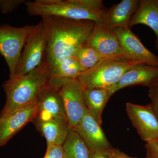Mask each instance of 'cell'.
<instances>
[{
  "label": "cell",
  "mask_w": 158,
  "mask_h": 158,
  "mask_svg": "<svg viewBox=\"0 0 158 158\" xmlns=\"http://www.w3.org/2000/svg\"><path fill=\"white\" fill-rule=\"evenodd\" d=\"M126 112L133 126L146 142L158 138V119L150 104L141 106L127 103Z\"/></svg>",
  "instance_id": "obj_9"
},
{
  "label": "cell",
  "mask_w": 158,
  "mask_h": 158,
  "mask_svg": "<svg viewBox=\"0 0 158 158\" xmlns=\"http://www.w3.org/2000/svg\"><path fill=\"white\" fill-rule=\"evenodd\" d=\"M158 78V67L139 63L126 72L117 84L107 89L111 96L118 90L130 86L142 85L149 88Z\"/></svg>",
  "instance_id": "obj_13"
},
{
  "label": "cell",
  "mask_w": 158,
  "mask_h": 158,
  "mask_svg": "<svg viewBox=\"0 0 158 158\" xmlns=\"http://www.w3.org/2000/svg\"><path fill=\"white\" fill-rule=\"evenodd\" d=\"M38 102L20 108L7 116L0 117V147L6 145L23 127L36 118Z\"/></svg>",
  "instance_id": "obj_11"
},
{
  "label": "cell",
  "mask_w": 158,
  "mask_h": 158,
  "mask_svg": "<svg viewBox=\"0 0 158 158\" xmlns=\"http://www.w3.org/2000/svg\"><path fill=\"white\" fill-rule=\"evenodd\" d=\"M148 94V97L151 100L150 104L158 119V86L150 87Z\"/></svg>",
  "instance_id": "obj_24"
},
{
  "label": "cell",
  "mask_w": 158,
  "mask_h": 158,
  "mask_svg": "<svg viewBox=\"0 0 158 158\" xmlns=\"http://www.w3.org/2000/svg\"><path fill=\"white\" fill-rule=\"evenodd\" d=\"M145 147L146 148V158H158V143L155 141L146 142Z\"/></svg>",
  "instance_id": "obj_25"
},
{
  "label": "cell",
  "mask_w": 158,
  "mask_h": 158,
  "mask_svg": "<svg viewBox=\"0 0 158 158\" xmlns=\"http://www.w3.org/2000/svg\"><path fill=\"white\" fill-rule=\"evenodd\" d=\"M138 64L126 58H106L82 73L77 79L86 88L108 89L117 84L126 72Z\"/></svg>",
  "instance_id": "obj_4"
},
{
  "label": "cell",
  "mask_w": 158,
  "mask_h": 158,
  "mask_svg": "<svg viewBox=\"0 0 158 158\" xmlns=\"http://www.w3.org/2000/svg\"><path fill=\"white\" fill-rule=\"evenodd\" d=\"M48 41L47 26L42 19L27 39L13 76L25 75L41 64L45 56Z\"/></svg>",
  "instance_id": "obj_5"
},
{
  "label": "cell",
  "mask_w": 158,
  "mask_h": 158,
  "mask_svg": "<svg viewBox=\"0 0 158 158\" xmlns=\"http://www.w3.org/2000/svg\"><path fill=\"white\" fill-rule=\"evenodd\" d=\"M110 97L109 90L106 88H85L84 98L86 108L101 125L103 111Z\"/></svg>",
  "instance_id": "obj_19"
},
{
  "label": "cell",
  "mask_w": 158,
  "mask_h": 158,
  "mask_svg": "<svg viewBox=\"0 0 158 158\" xmlns=\"http://www.w3.org/2000/svg\"><path fill=\"white\" fill-rule=\"evenodd\" d=\"M84 72L85 69L74 57L64 59L50 67L49 85L57 86L62 80L77 78Z\"/></svg>",
  "instance_id": "obj_18"
},
{
  "label": "cell",
  "mask_w": 158,
  "mask_h": 158,
  "mask_svg": "<svg viewBox=\"0 0 158 158\" xmlns=\"http://www.w3.org/2000/svg\"><path fill=\"white\" fill-rule=\"evenodd\" d=\"M42 19L48 31L45 57L50 67L64 59L74 57L78 50L87 42L95 24L92 21L56 16Z\"/></svg>",
  "instance_id": "obj_1"
},
{
  "label": "cell",
  "mask_w": 158,
  "mask_h": 158,
  "mask_svg": "<svg viewBox=\"0 0 158 158\" xmlns=\"http://www.w3.org/2000/svg\"><path fill=\"white\" fill-rule=\"evenodd\" d=\"M38 107L37 116L34 119H52L67 122L65 108L58 87L49 85L39 100Z\"/></svg>",
  "instance_id": "obj_14"
},
{
  "label": "cell",
  "mask_w": 158,
  "mask_h": 158,
  "mask_svg": "<svg viewBox=\"0 0 158 158\" xmlns=\"http://www.w3.org/2000/svg\"><path fill=\"white\" fill-rule=\"evenodd\" d=\"M81 137L91 153L112 152L113 149L101 125L87 110L76 127L72 129Z\"/></svg>",
  "instance_id": "obj_10"
},
{
  "label": "cell",
  "mask_w": 158,
  "mask_h": 158,
  "mask_svg": "<svg viewBox=\"0 0 158 158\" xmlns=\"http://www.w3.org/2000/svg\"><path fill=\"white\" fill-rule=\"evenodd\" d=\"M145 25L154 32L156 47L158 49V0H141L129 24L130 28L137 24Z\"/></svg>",
  "instance_id": "obj_16"
},
{
  "label": "cell",
  "mask_w": 158,
  "mask_h": 158,
  "mask_svg": "<svg viewBox=\"0 0 158 158\" xmlns=\"http://www.w3.org/2000/svg\"><path fill=\"white\" fill-rule=\"evenodd\" d=\"M112 156L113 158H138L130 157L119 150L115 148H113L112 151Z\"/></svg>",
  "instance_id": "obj_26"
},
{
  "label": "cell",
  "mask_w": 158,
  "mask_h": 158,
  "mask_svg": "<svg viewBox=\"0 0 158 158\" xmlns=\"http://www.w3.org/2000/svg\"><path fill=\"white\" fill-rule=\"evenodd\" d=\"M33 121L37 129L45 138L47 146H62L70 129L67 122L52 119L44 120L34 119Z\"/></svg>",
  "instance_id": "obj_17"
},
{
  "label": "cell",
  "mask_w": 158,
  "mask_h": 158,
  "mask_svg": "<svg viewBox=\"0 0 158 158\" xmlns=\"http://www.w3.org/2000/svg\"><path fill=\"white\" fill-rule=\"evenodd\" d=\"M112 152L92 154L91 158H113L112 156Z\"/></svg>",
  "instance_id": "obj_27"
},
{
  "label": "cell",
  "mask_w": 158,
  "mask_h": 158,
  "mask_svg": "<svg viewBox=\"0 0 158 158\" xmlns=\"http://www.w3.org/2000/svg\"><path fill=\"white\" fill-rule=\"evenodd\" d=\"M86 44L106 58H124L117 35L102 23H95Z\"/></svg>",
  "instance_id": "obj_12"
},
{
  "label": "cell",
  "mask_w": 158,
  "mask_h": 158,
  "mask_svg": "<svg viewBox=\"0 0 158 158\" xmlns=\"http://www.w3.org/2000/svg\"><path fill=\"white\" fill-rule=\"evenodd\" d=\"M154 141H156V142H157L158 143V138H157V139H156V140H154Z\"/></svg>",
  "instance_id": "obj_29"
},
{
  "label": "cell",
  "mask_w": 158,
  "mask_h": 158,
  "mask_svg": "<svg viewBox=\"0 0 158 158\" xmlns=\"http://www.w3.org/2000/svg\"><path fill=\"white\" fill-rule=\"evenodd\" d=\"M74 57L85 71L92 68L103 59L109 58L103 56L95 49L86 44L78 50Z\"/></svg>",
  "instance_id": "obj_21"
},
{
  "label": "cell",
  "mask_w": 158,
  "mask_h": 158,
  "mask_svg": "<svg viewBox=\"0 0 158 158\" xmlns=\"http://www.w3.org/2000/svg\"><path fill=\"white\" fill-rule=\"evenodd\" d=\"M65 156L62 146L50 145L47 146L46 152L44 158H62Z\"/></svg>",
  "instance_id": "obj_23"
},
{
  "label": "cell",
  "mask_w": 158,
  "mask_h": 158,
  "mask_svg": "<svg viewBox=\"0 0 158 158\" xmlns=\"http://www.w3.org/2000/svg\"><path fill=\"white\" fill-rule=\"evenodd\" d=\"M26 2L25 0H0V10L4 14L10 13Z\"/></svg>",
  "instance_id": "obj_22"
},
{
  "label": "cell",
  "mask_w": 158,
  "mask_h": 158,
  "mask_svg": "<svg viewBox=\"0 0 158 158\" xmlns=\"http://www.w3.org/2000/svg\"><path fill=\"white\" fill-rule=\"evenodd\" d=\"M36 27L0 26V54L5 58L9 67V77L14 75L27 39Z\"/></svg>",
  "instance_id": "obj_6"
},
{
  "label": "cell",
  "mask_w": 158,
  "mask_h": 158,
  "mask_svg": "<svg viewBox=\"0 0 158 158\" xmlns=\"http://www.w3.org/2000/svg\"><path fill=\"white\" fill-rule=\"evenodd\" d=\"M158 86V78L155 81L152 86ZM152 87V86H151Z\"/></svg>",
  "instance_id": "obj_28"
},
{
  "label": "cell",
  "mask_w": 158,
  "mask_h": 158,
  "mask_svg": "<svg viewBox=\"0 0 158 158\" xmlns=\"http://www.w3.org/2000/svg\"><path fill=\"white\" fill-rule=\"evenodd\" d=\"M118 37L125 57L133 62L158 67V56L145 47L129 27L113 30Z\"/></svg>",
  "instance_id": "obj_8"
},
{
  "label": "cell",
  "mask_w": 158,
  "mask_h": 158,
  "mask_svg": "<svg viewBox=\"0 0 158 158\" xmlns=\"http://www.w3.org/2000/svg\"><path fill=\"white\" fill-rule=\"evenodd\" d=\"M67 158H91L92 153L80 135L70 129L62 145Z\"/></svg>",
  "instance_id": "obj_20"
},
{
  "label": "cell",
  "mask_w": 158,
  "mask_h": 158,
  "mask_svg": "<svg viewBox=\"0 0 158 158\" xmlns=\"http://www.w3.org/2000/svg\"></svg>",
  "instance_id": "obj_31"
},
{
  "label": "cell",
  "mask_w": 158,
  "mask_h": 158,
  "mask_svg": "<svg viewBox=\"0 0 158 158\" xmlns=\"http://www.w3.org/2000/svg\"><path fill=\"white\" fill-rule=\"evenodd\" d=\"M56 87L62 98L67 123L73 129L80 123L87 111L84 93L85 87L77 78L62 80Z\"/></svg>",
  "instance_id": "obj_7"
},
{
  "label": "cell",
  "mask_w": 158,
  "mask_h": 158,
  "mask_svg": "<svg viewBox=\"0 0 158 158\" xmlns=\"http://www.w3.org/2000/svg\"><path fill=\"white\" fill-rule=\"evenodd\" d=\"M25 4L32 16H56L95 23H102L107 10L102 0H35Z\"/></svg>",
  "instance_id": "obj_3"
},
{
  "label": "cell",
  "mask_w": 158,
  "mask_h": 158,
  "mask_svg": "<svg viewBox=\"0 0 158 158\" xmlns=\"http://www.w3.org/2000/svg\"><path fill=\"white\" fill-rule=\"evenodd\" d=\"M50 78V66L45 56L41 64L29 73L9 77L2 85L6 100L0 113V117L38 102L49 86Z\"/></svg>",
  "instance_id": "obj_2"
},
{
  "label": "cell",
  "mask_w": 158,
  "mask_h": 158,
  "mask_svg": "<svg viewBox=\"0 0 158 158\" xmlns=\"http://www.w3.org/2000/svg\"><path fill=\"white\" fill-rule=\"evenodd\" d=\"M62 158H67L66 157V156H65V157H64Z\"/></svg>",
  "instance_id": "obj_30"
},
{
  "label": "cell",
  "mask_w": 158,
  "mask_h": 158,
  "mask_svg": "<svg viewBox=\"0 0 158 158\" xmlns=\"http://www.w3.org/2000/svg\"><path fill=\"white\" fill-rule=\"evenodd\" d=\"M140 1L123 0L110 9H107L102 24L110 30L129 27L133 15L139 7Z\"/></svg>",
  "instance_id": "obj_15"
}]
</instances>
